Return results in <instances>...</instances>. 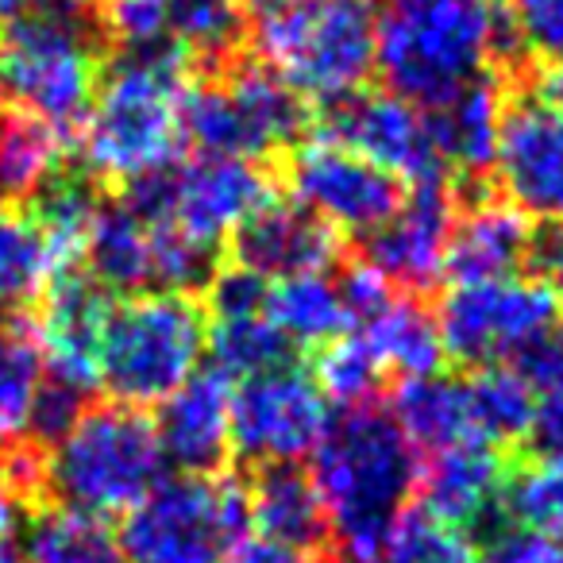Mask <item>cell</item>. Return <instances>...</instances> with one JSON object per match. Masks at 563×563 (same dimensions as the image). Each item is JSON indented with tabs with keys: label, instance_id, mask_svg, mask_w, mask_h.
Listing matches in <instances>:
<instances>
[{
	"label": "cell",
	"instance_id": "b9f144b4",
	"mask_svg": "<svg viewBox=\"0 0 563 563\" xmlns=\"http://www.w3.org/2000/svg\"><path fill=\"white\" fill-rule=\"evenodd\" d=\"M266 290L271 282L251 274L247 266H217V274L205 286V301H209V313L217 321H232V317H255L266 306Z\"/></svg>",
	"mask_w": 563,
	"mask_h": 563
},
{
	"label": "cell",
	"instance_id": "f546056e",
	"mask_svg": "<svg viewBox=\"0 0 563 563\" xmlns=\"http://www.w3.org/2000/svg\"><path fill=\"white\" fill-rule=\"evenodd\" d=\"M463 398H467L471 432L478 440L501 448L529 437L537 394H532V386L525 383V375L514 363L475 367L467 383H463Z\"/></svg>",
	"mask_w": 563,
	"mask_h": 563
},
{
	"label": "cell",
	"instance_id": "60d3db41",
	"mask_svg": "<svg viewBox=\"0 0 563 563\" xmlns=\"http://www.w3.org/2000/svg\"><path fill=\"white\" fill-rule=\"evenodd\" d=\"M475 563H563V540L544 532L521 529V525L498 517L478 532Z\"/></svg>",
	"mask_w": 563,
	"mask_h": 563
},
{
	"label": "cell",
	"instance_id": "44dd1931",
	"mask_svg": "<svg viewBox=\"0 0 563 563\" xmlns=\"http://www.w3.org/2000/svg\"><path fill=\"white\" fill-rule=\"evenodd\" d=\"M247 517L263 537L301 555L332 540L329 509H324L313 475L301 463H263L251 471Z\"/></svg>",
	"mask_w": 563,
	"mask_h": 563
},
{
	"label": "cell",
	"instance_id": "f907efd6",
	"mask_svg": "<svg viewBox=\"0 0 563 563\" xmlns=\"http://www.w3.org/2000/svg\"><path fill=\"white\" fill-rule=\"evenodd\" d=\"M0 563H24V555L16 548H0Z\"/></svg>",
	"mask_w": 563,
	"mask_h": 563
},
{
	"label": "cell",
	"instance_id": "ac0fdd59",
	"mask_svg": "<svg viewBox=\"0 0 563 563\" xmlns=\"http://www.w3.org/2000/svg\"><path fill=\"white\" fill-rule=\"evenodd\" d=\"M163 460L181 475H217L232 455V383L217 371H197L155 417Z\"/></svg>",
	"mask_w": 563,
	"mask_h": 563
},
{
	"label": "cell",
	"instance_id": "3957f363",
	"mask_svg": "<svg viewBox=\"0 0 563 563\" xmlns=\"http://www.w3.org/2000/svg\"><path fill=\"white\" fill-rule=\"evenodd\" d=\"M313 483L352 563H371L417 494L421 455L378 406L344 409L313 452Z\"/></svg>",
	"mask_w": 563,
	"mask_h": 563
},
{
	"label": "cell",
	"instance_id": "52a82bcc",
	"mask_svg": "<svg viewBox=\"0 0 563 563\" xmlns=\"http://www.w3.org/2000/svg\"><path fill=\"white\" fill-rule=\"evenodd\" d=\"M101 74V32L86 12H27L0 32V109L63 135L86 120Z\"/></svg>",
	"mask_w": 563,
	"mask_h": 563
},
{
	"label": "cell",
	"instance_id": "9c48e42d",
	"mask_svg": "<svg viewBox=\"0 0 563 563\" xmlns=\"http://www.w3.org/2000/svg\"><path fill=\"white\" fill-rule=\"evenodd\" d=\"M306 128V101L263 63L228 70L224 78L186 89L181 140L212 158H251L298 143Z\"/></svg>",
	"mask_w": 563,
	"mask_h": 563
},
{
	"label": "cell",
	"instance_id": "bcb514c9",
	"mask_svg": "<svg viewBox=\"0 0 563 563\" xmlns=\"http://www.w3.org/2000/svg\"><path fill=\"white\" fill-rule=\"evenodd\" d=\"M220 563H306V555L294 548L278 544V540L263 537V532H243L220 552Z\"/></svg>",
	"mask_w": 563,
	"mask_h": 563
},
{
	"label": "cell",
	"instance_id": "e575fe53",
	"mask_svg": "<svg viewBox=\"0 0 563 563\" xmlns=\"http://www.w3.org/2000/svg\"><path fill=\"white\" fill-rule=\"evenodd\" d=\"M212 371L224 375L228 383H247L255 375H266L274 367H286L294 355V344L266 321L263 313L255 317H232V321H217L209 332Z\"/></svg>",
	"mask_w": 563,
	"mask_h": 563
},
{
	"label": "cell",
	"instance_id": "7402d4cb",
	"mask_svg": "<svg viewBox=\"0 0 563 563\" xmlns=\"http://www.w3.org/2000/svg\"><path fill=\"white\" fill-rule=\"evenodd\" d=\"M529 217L514 205L478 197L467 212L455 217L452 240L444 255V278L455 286L463 282H490L509 278L514 266H521L525 243H529Z\"/></svg>",
	"mask_w": 563,
	"mask_h": 563
},
{
	"label": "cell",
	"instance_id": "836d02e7",
	"mask_svg": "<svg viewBox=\"0 0 563 563\" xmlns=\"http://www.w3.org/2000/svg\"><path fill=\"white\" fill-rule=\"evenodd\" d=\"M247 35V4L243 0H170L166 40L181 58L197 63H228Z\"/></svg>",
	"mask_w": 563,
	"mask_h": 563
},
{
	"label": "cell",
	"instance_id": "4fadbf2b",
	"mask_svg": "<svg viewBox=\"0 0 563 563\" xmlns=\"http://www.w3.org/2000/svg\"><path fill=\"white\" fill-rule=\"evenodd\" d=\"M286 181L294 201L332 224L336 232L375 235L406 201V186L352 147L317 135L290 151Z\"/></svg>",
	"mask_w": 563,
	"mask_h": 563
},
{
	"label": "cell",
	"instance_id": "816d5d0a",
	"mask_svg": "<svg viewBox=\"0 0 563 563\" xmlns=\"http://www.w3.org/2000/svg\"><path fill=\"white\" fill-rule=\"evenodd\" d=\"M258 4H263V9H271V4H282V0H258Z\"/></svg>",
	"mask_w": 563,
	"mask_h": 563
},
{
	"label": "cell",
	"instance_id": "f6af8a7d",
	"mask_svg": "<svg viewBox=\"0 0 563 563\" xmlns=\"http://www.w3.org/2000/svg\"><path fill=\"white\" fill-rule=\"evenodd\" d=\"M525 440L537 455H563V383L537 394V409H532Z\"/></svg>",
	"mask_w": 563,
	"mask_h": 563
},
{
	"label": "cell",
	"instance_id": "83f0119b",
	"mask_svg": "<svg viewBox=\"0 0 563 563\" xmlns=\"http://www.w3.org/2000/svg\"><path fill=\"white\" fill-rule=\"evenodd\" d=\"M360 332L386 367V375L417 378V375H437L444 363V347H440L437 317L421 306L413 294H398L378 317H371Z\"/></svg>",
	"mask_w": 563,
	"mask_h": 563
},
{
	"label": "cell",
	"instance_id": "603a6c76",
	"mask_svg": "<svg viewBox=\"0 0 563 563\" xmlns=\"http://www.w3.org/2000/svg\"><path fill=\"white\" fill-rule=\"evenodd\" d=\"M501 112H506V97H501L494 74H483L463 93H455L448 104L429 112L448 170H460L467 178L490 170L494 151H498Z\"/></svg>",
	"mask_w": 563,
	"mask_h": 563
},
{
	"label": "cell",
	"instance_id": "ffe728a7",
	"mask_svg": "<svg viewBox=\"0 0 563 563\" xmlns=\"http://www.w3.org/2000/svg\"><path fill=\"white\" fill-rule=\"evenodd\" d=\"M506 475L509 463L501 448L478 437L440 448L429 455V463H421V475H417V494L424 501L421 509L471 537L478 525H486L501 509L498 498Z\"/></svg>",
	"mask_w": 563,
	"mask_h": 563
},
{
	"label": "cell",
	"instance_id": "277c9868",
	"mask_svg": "<svg viewBox=\"0 0 563 563\" xmlns=\"http://www.w3.org/2000/svg\"><path fill=\"white\" fill-rule=\"evenodd\" d=\"M375 0H282L263 12L255 51L301 101L336 104L375 74Z\"/></svg>",
	"mask_w": 563,
	"mask_h": 563
},
{
	"label": "cell",
	"instance_id": "f5cc1de1",
	"mask_svg": "<svg viewBox=\"0 0 563 563\" xmlns=\"http://www.w3.org/2000/svg\"><path fill=\"white\" fill-rule=\"evenodd\" d=\"M0 483H4V455H0Z\"/></svg>",
	"mask_w": 563,
	"mask_h": 563
},
{
	"label": "cell",
	"instance_id": "f35d334b",
	"mask_svg": "<svg viewBox=\"0 0 563 563\" xmlns=\"http://www.w3.org/2000/svg\"><path fill=\"white\" fill-rule=\"evenodd\" d=\"M97 32L109 35L124 51H143L166 43L170 0H93Z\"/></svg>",
	"mask_w": 563,
	"mask_h": 563
},
{
	"label": "cell",
	"instance_id": "e0dca14e",
	"mask_svg": "<svg viewBox=\"0 0 563 563\" xmlns=\"http://www.w3.org/2000/svg\"><path fill=\"white\" fill-rule=\"evenodd\" d=\"M232 255L266 282L324 274L340 258V232L306 205L271 197L232 232Z\"/></svg>",
	"mask_w": 563,
	"mask_h": 563
},
{
	"label": "cell",
	"instance_id": "2e32d148",
	"mask_svg": "<svg viewBox=\"0 0 563 563\" xmlns=\"http://www.w3.org/2000/svg\"><path fill=\"white\" fill-rule=\"evenodd\" d=\"M460 205L448 181L409 186L401 209L367 235V263L390 278L398 294H429L444 278V255Z\"/></svg>",
	"mask_w": 563,
	"mask_h": 563
},
{
	"label": "cell",
	"instance_id": "ab89813d",
	"mask_svg": "<svg viewBox=\"0 0 563 563\" xmlns=\"http://www.w3.org/2000/svg\"><path fill=\"white\" fill-rule=\"evenodd\" d=\"M509 40L540 63H563V0H509Z\"/></svg>",
	"mask_w": 563,
	"mask_h": 563
},
{
	"label": "cell",
	"instance_id": "ba28073f",
	"mask_svg": "<svg viewBox=\"0 0 563 563\" xmlns=\"http://www.w3.org/2000/svg\"><path fill=\"white\" fill-rule=\"evenodd\" d=\"M247 525V486L240 478L178 475L128 509L117 537L124 563H220V552Z\"/></svg>",
	"mask_w": 563,
	"mask_h": 563
},
{
	"label": "cell",
	"instance_id": "9a60e30c",
	"mask_svg": "<svg viewBox=\"0 0 563 563\" xmlns=\"http://www.w3.org/2000/svg\"><path fill=\"white\" fill-rule=\"evenodd\" d=\"M490 170L517 212L563 220V112L540 93L506 101Z\"/></svg>",
	"mask_w": 563,
	"mask_h": 563
},
{
	"label": "cell",
	"instance_id": "681fc988",
	"mask_svg": "<svg viewBox=\"0 0 563 563\" xmlns=\"http://www.w3.org/2000/svg\"><path fill=\"white\" fill-rule=\"evenodd\" d=\"M540 97H544L548 104H555V109L563 112V63L548 66L544 81H540Z\"/></svg>",
	"mask_w": 563,
	"mask_h": 563
},
{
	"label": "cell",
	"instance_id": "8992f818",
	"mask_svg": "<svg viewBox=\"0 0 563 563\" xmlns=\"http://www.w3.org/2000/svg\"><path fill=\"white\" fill-rule=\"evenodd\" d=\"M205 347L209 313L194 294H132L104 317L97 386L120 406L151 409L197 375Z\"/></svg>",
	"mask_w": 563,
	"mask_h": 563
},
{
	"label": "cell",
	"instance_id": "30bf717a",
	"mask_svg": "<svg viewBox=\"0 0 563 563\" xmlns=\"http://www.w3.org/2000/svg\"><path fill=\"white\" fill-rule=\"evenodd\" d=\"M271 197V178L251 158L197 155L124 186L120 201L147 224H174L189 240L217 247Z\"/></svg>",
	"mask_w": 563,
	"mask_h": 563
},
{
	"label": "cell",
	"instance_id": "d6a6232c",
	"mask_svg": "<svg viewBox=\"0 0 563 563\" xmlns=\"http://www.w3.org/2000/svg\"><path fill=\"white\" fill-rule=\"evenodd\" d=\"M97 209H101V197H97L89 174L63 170L32 197V209L27 212H32L35 224L43 228V235H47L51 251H55L63 271H74V266L81 263V251H86Z\"/></svg>",
	"mask_w": 563,
	"mask_h": 563
},
{
	"label": "cell",
	"instance_id": "d590c367",
	"mask_svg": "<svg viewBox=\"0 0 563 563\" xmlns=\"http://www.w3.org/2000/svg\"><path fill=\"white\" fill-rule=\"evenodd\" d=\"M313 383L324 394V401L340 409H363L375 406V398L386 386V367L360 332H344L332 344L317 347L313 360Z\"/></svg>",
	"mask_w": 563,
	"mask_h": 563
},
{
	"label": "cell",
	"instance_id": "8d00e7d4",
	"mask_svg": "<svg viewBox=\"0 0 563 563\" xmlns=\"http://www.w3.org/2000/svg\"><path fill=\"white\" fill-rule=\"evenodd\" d=\"M498 506L506 521L563 540V455H537L525 467H509Z\"/></svg>",
	"mask_w": 563,
	"mask_h": 563
},
{
	"label": "cell",
	"instance_id": "d6986e66",
	"mask_svg": "<svg viewBox=\"0 0 563 563\" xmlns=\"http://www.w3.org/2000/svg\"><path fill=\"white\" fill-rule=\"evenodd\" d=\"M109 294L89 278L86 271H66L51 282L43 294V321L35 324V336L43 347L47 378L89 394L97 386V347L109 317Z\"/></svg>",
	"mask_w": 563,
	"mask_h": 563
},
{
	"label": "cell",
	"instance_id": "d4e9b609",
	"mask_svg": "<svg viewBox=\"0 0 563 563\" xmlns=\"http://www.w3.org/2000/svg\"><path fill=\"white\" fill-rule=\"evenodd\" d=\"M390 421L413 444V452H429V455L475 437L467 417V398H463V383L440 375V371L437 375L401 378L394 386Z\"/></svg>",
	"mask_w": 563,
	"mask_h": 563
},
{
	"label": "cell",
	"instance_id": "11a10c76",
	"mask_svg": "<svg viewBox=\"0 0 563 563\" xmlns=\"http://www.w3.org/2000/svg\"><path fill=\"white\" fill-rule=\"evenodd\" d=\"M560 309H563V298H560Z\"/></svg>",
	"mask_w": 563,
	"mask_h": 563
},
{
	"label": "cell",
	"instance_id": "f1b7e54d",
	"mask_svg": "<svg viewBox=\"0 0 563 563\" xmlns=\"http://www.w3.org/2000/svg\"><path fill=\"white\" fill-rule=\"evenodd\" d=\"M58 274L66 271L58 266L32 212L20 205H4L0 209V309L20 313L51 290Z\"/></svg>",
	"mask_w": 563,
	"mask_h": 563
},
{
	"label": "cell",
	"instance_id": "c3c4849f",
	"mask_svg": "<svg viewBox=\"0 0 563 563\" xmlns=\"http://www.w3.org/2000/svg\"><path fill=\"white\" fill-rule=\"evenodd\" d=\"M20 509L12 494H0V548H12V532H16Z\"/></svg>",
	"mask_w": 563,
	"mask_h": 563
},
{
	"label": "cell",
	"instance_id": "4316f807",
	"mask_svg": "<svg viewBox=\"0 0 563 563\" xmlns=\"http://www.w3.org/2000/svg\"><path fill=\"white\" fill-rule=\"evenodd\" d=\"M66 170V135L27 112L0 109V201L20 205Z\"/></svg>",
	"mask_w": 563,
	"mask_h": 563
},
{
	"label": "cell",
	"instance_id": "6da1fadb",
	"mask_svg": "<svg viewBox=\"0 0 563 563\" xmlns=\"http://www.w3.org/2000/svg\"><path fill=\"white\" fill-rule=\"evenodd\" d=\"M509 43L494 0H386L375 16V70L386 89L432 112L490 70Z\"/></svg>",
	"mask_w": 563,
	"mask_h": 563
},
{
	"label": "cell",
	"instance_id": "cb8c5ba5",
	"mask_svg": "<svg viewBox=\"0 0 563 563\" xmlns=\"http://www.w3.org/2000/svg\"><path fill=\"white\" fill-rule=\"evenodd\" d=\"M81 266L104 294H147V286H155L151 224L135 217L124 201H101L81 251Z\"/></svg>",
	"mask_w": 563,
	"mask_h": 563
},
{
	"label": "cell",
	"instance_id": "1f68e13d",
	"mask_svg": "<svg viewBox=\"0 0 563 563\" xmlns=\"http://www.w3.org/2000/svg\"><path fill=\"white\" fill-rule=\"evenodd\" d=\"M43 383H47V363L35 324L12 321L0 332V444H27Z\"/></svg>",
	"mask_w": 563,
	"mask_h": 563
},
{
	"label": "cell",
	"instance_id": "8fae6325",
	"mask_svg": "<svg viewBox=\"0 0 563 563\" xmlns=\"http://www.w3.org/2000/svg\"><path fill=\"white\" fill-rule=\"evenodd\" d=\"M560 298L532 278L463 282L440 301V347L471 371L514 363L532 340L560 324Z\"/></svg>",
	"mask_w": 563,
	"mask_h": 563
},
{
	"label": "cell",
	"instance_id": "7dc6e473",
	"mask_svg": "<svg viewBox=\"0 0 563 563\" xmlns=\"http://www.w3.org/2000/svg\"><path fill=\"white\" fill-rule=\"evenodd\" d=\"M93 0H0V16H27V12H89Z\"/></svg>",
	"mask_w": 563,
	"mask_h": 563
},
{
	"label": "cell",
	"instance_id": "7bdbcfd3",
	"mask_svg": "<svg viewBox=\"0 0 563 563\" xmlns=\"http://www.w3.org/2000/svg\"><path fill=\"white\" fill-rule=\"evenodd\" d=\"M336 286H340V298H344L347 317H352V329H363L371 317H378L394 298H398L390 278H386L383 271H375L367 258L347 266V271L336 278Z\"/></svg>",
	"mask_w": 563,
	"mask_h": 563
},
{
	"label": "cell",
	"instance_id": "5b68a950",
	"mask_svg": "<svg viewBox=\"0 0 563 563\" xmlns=\"http://www.w3.org/2000/svg\"><path fill=\"white\" fill-rule=\"evenodd\" d=\"M163 448L147 409L109 406L81 409L55 448H47L43 490L55 506L93 517L128 514L163 483Z\"/></svg>",
	"mask_w": 563,
	"mask_h": 563
},
{
	"label": "cell",
	"instance_id": "4dcf8cb0",
	"mask_svg": "<svg viewBox=\"0 0 563 563\" xmlns=\"http://www.w3.org/2000/svg\"><path fill=\"white\" fill-rule=\"evenodd\" d=\"M24 563H124L120 537L104 517L51 506L27 521Z\"/></svg>",
	"mask_w": 563,
	"mask_h": 563
},
{
	"label": "cell",
	"instance_id": "74e56055",
	"mask_svg": "<svg viewBox=\"0 0 563 563\" xmlns=\"http://www.w3.org/2000/svg\"><path fill=\"white\" fill-rule=\"evenodd\" d=\"M371 563H475V544L455 525L437 521L424 509H406Z\"/></svg>",
	"mask_w": 563,
	"mask_h": 563
},
{
	"label": "cell",
	"instance_id": "484cf974",
	"mask_svg": "<svg viewBox=\"0 0 563 563\" xmlns=\"http://www.w3.org/2000/svg\"><path fill=\"white\" fill-rule=\"evenodd\" d=\"M263 317L294 347H324L344 332H352V317L344 309L336 278H324V274H298V278L271 282Z\"/></svg>",
	"mask_w": 563,
	"mask_h": 563
},
{
	"label": "cell",
	"instance_id": "db71d44e",
	"mask_svg": "<svg viewBox=\"0 0 563 563\" xmlns=\"http://www.w3.org/2000/svg\"><path fill=\"white\" fill-rule=\"evenodd\" d=\"M321 563H352V560H321Z\"/></svg>",
	"mask_w": 563,
	"mask_h": 563
},
{
	"label": "cell",
	"instance_id": "7a4b0ae2",
	"mask_svg": "<svg viewBox=\"0 0 563 563\" xmlns=\"http://www.w3.org/2000/svg\"><path fill=\"white\" fill-rule=\"evenodd\" d=\"M186 89V58L170 43L124 51L101 74L93 104L78 124L89 178L132 186L166 170L181 147Z\"/></svg>",
	"mask_w": 563,
	"mask_h": 563
},
{
	"label": "cell",
	"instance_id": "7c38bea8",
	"mask_svg": "<svg viewBox=\"0 0 563 563\" xmlns=\"http://www.w3.org/2000/svg\"><path fill=\"white\" fill-rule=\"evenodd\" d=\"M332 429V406L313 375L294 363L255 375L232 390V452L251 467L301 463Z\"/></svg>",
	"mask_w": 563,
	"mask_h": 563
},
{
	"label": "cell",
	"instance_id": "ee69618b",
	"mask_svg": "<svg viewBox=\"0 0 563 563\" xmlns=\"http://www.w3.org/2000/svg\"><path fill=\"white\" fill-rule=\"evenodd\" d=\"M521 263L529 266L532 282H540L555 298H563V220H540V224L529 228Z\"/></svg>",
	"mask_w": 563,
	"mask_h": 563
},
{
	"label": "cell",
	"instance_id": "5bb4252c",
	"mask_svg": "<svg viewBox=\"0 0 563 563\" xmlns=\"http://www.w3.org/2000/svg\"><path fill=\"white\" fill-rule=\"evenodd\" d=\"M324 135L367 163L383 166L386 174L401 181V186H432V181H448V163L440 155L437 128L432 117L417 104L386 93H355L352 101L329 109V128Z\"/></svg>",
	"mask_w": 563,
	"mask_h": 563
}]
</instances>
